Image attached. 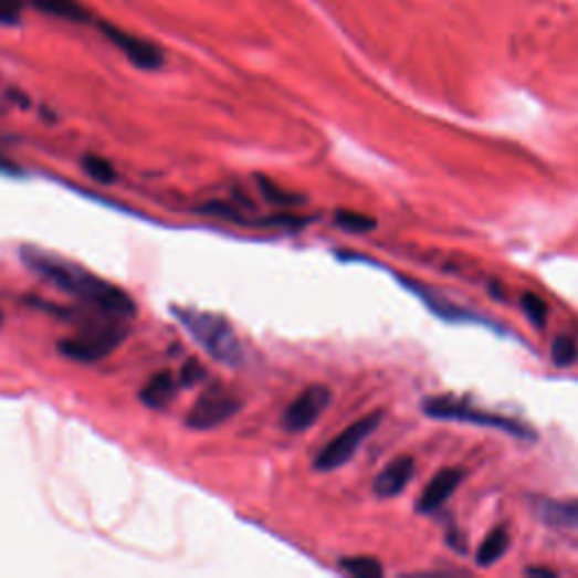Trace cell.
<instances>
[{
  "instance_id": "6da1fadb",
  "label": "cell",
  "mask_w": 578,
  "mask_h": 578,
  "mask_svg": "<svg viewBox=\"0 0 578 578\" xmlns=\"http://www.w3.org/2000/svg\"><path fill=\"white\" fill-rule=\"evenodd\" d=\"M21 260L30 272L75 296L84 305L97 309L99 314H107V317L120 322H129L136 317L138 307L125 290L95 276L86 267H80L77 262L36 246H21Z\"/></svg>"
},
{
  "instance_id": "7a4b0ae2",
  "label": "cell",
  "mask_w": 578,
  "mask_h": 578,
  "mask_svg": "<svg viewBox=\"0 0 578 578\" xmlns=\"http://www.w3.org/2000/svg\"><path fill=\"white\" fill-rule=\"evenodd\" d=\"M170 312L183 330L216 361L227 366H240L244 359L242 344L233 326L216 312H206L188 305H170Z\"/></svg>"
},
{
  "instance_id": "3957f363",
  "label": "cell",
  "mask_w": 578,
  "mask_h": 578,
  "mask_svg": "<svg viewBox=\"0 0 578 578\" xmlns=\"http://www.w3.org/2000/svg\"><path fill=\"white\" fill-rule=\"evenodd\" d=\"M129 330L120 319L102 317V322H88L75 335L60 341V353L77 364H95L116 353L127 339Z\"/></svg>"
},
{
  "instance_id": "277c9868",
  "label": "cell",
  "mask_w": 578,
  "mask_h": 578,
  "mask_svg": "<svg viewBox=\"0 0 578 578\" xmlns=\"http://www.w3.org/2000/svg\"><path fill=\"white\" fill-rule=\"evenodd\" d=\"M423 409L430 418H439V420H456V423H472V425H482V428H497L506 434L513 437H532V432L515 423L511 418L497 416V413H488L482 409H475L467 402L454 400V398H428L423 402Z\"/></svg>"
},
{
  "instance_id": "5b68a950",
  "label": "cell",
  "mask_w": 578,
  "mask_h": 578,
  "mask_svg": "<svg viewBox=\"0 0 578 578\" xmlns=\"http://www.w3.org/2000/svg\"><path fill=\"white\" fill-rule=\"evenodd\" d=\"M380 423H382V413H371V416H364V418L355 420L353 425H348L337 439H333L317 454V459H314V470L333 472V470L346 465L357 454L361 443L378 430Z\"/></svg>"
},
{
  "instance_id": "8992f818",
  "label": "cell",
  "mask_w": 578,
  "mask_h": 578,
  "mask_svg": "<svg viewBox=\"0 0 578 578\" xmlns=\"http://www.w3.org/2000/svg\"><path fill=\"white\" fill-rule=\"evenodd\" d=\"M240 409L242 400L233 391L224 389L222 385H213L197 398V402L188 411L186 425L197 432L213 430L231 420Z\"/></svg>"
},
{
  "instance_id": "52a82bcc",
  "label": "cell",
  "mask_w": 578,
  "mask_h": 578,
  "mask_svg": "<svg viewBox=\"0 0 578 578\" xmlns=\"http://www.w3.org/2000/svg\"><path fill=\"white\" fill-rule=\"evenodd\" d=\"M330 402H333V391L326 385H309L285 409L281 418V428L287 434H303L305 430H309L314 423H317L322 413L330 407Z\"/></svg>"
},
{
  "instance_id": "ba28073f",
  "label": "cell",
  "mask_w": 578,
  "mask_h": 578,
  "mask_svg": "<svg viewBox=\"0 0 578 578\" xmlns=\"http://www.w3.org/2000/svg\"><path fill=\"white\" fill-rule=\"evenodd\" d=\"M97 30L107 36L123 55L140 71H159L164 66V52L161 48L156 45V43H149L136 34H129L125 32L123 28L114 25V23H107V21H102L97 19Z\"/></svg>"
},
{
  "instance_id": "9c48e42d",
  "label": "cell",
  "mask_w": 578,
  "mask_h": 578,
  "mask_svg": "<svg viewBox=\"0 0 578 578\" xmlns=\"http://www.w3.org/2000/svg\"><path fill=\"white\" fill-rule=\"evenodd\" d=\"M461 482H463L461 470H456V467L441 470L439 475L425 486L423 495H420V500L416 504L418 511L420 513H434L437 508H441L452 497V493L459 488Z\"/></svg>"
},
{
  "instance_id": "30bf717a",
  "label": "cell",
  "mask_w": 578,
  "mask_h": 578,
  "mask_svg": "<svg viewBox=\"0 0 578 578\" xmlns=\"http://www.w3.org/2000/svg\"><path fill=\"white\" fill-rule=\"evenodd\" d=\"M413 459L411 456H398L391 463H387L382 467L380 475L374 482V493L378 497H396L404 491V486L411 482L413 477Z\"/></svg>"
},
{
  "instance_id": "8fae6325",
  "label": "cell",
  "mask_w": 578,
  "mask_h": 578,
  "mask_svg": "<svg viewBox=\"0 0 578 578\" xmlns=\"http://www.w3.org/2000/svg\"><path fill=\"white\" fill-rule=\"evenodd\" d=\"M23 6L71 23H97L91 10L84 3H80V0H23Z\"/></svg>"
},
{
  "instance_id": "7c38bea8",
  "label": "cell",
  "mask_w": 578,
  "mask_h": 578,
  "mask_svg": "<svg viewBox=\"0 0 578 578\" xmlns=\"http://www.w3.org/2000/svg\"><path fill=\"white\" fill-rule=\"evenodd\" d=\"M177 387H179V380H175V376L170 371L156 374L140 389V402L151 407V409H166L175 400Z\"/></svg>"
},
{
  "instance_id": "4fadbf2b",
  "label": "cell",
  "mask_w": 578,
  "mask_h": 578,
  "mask_svg": "<svg viewBox=\"0 0 578 578\" xmlns=\"http://www.w3.org/2000/svg\"><path fill=\"white\" fill-rule=\"evenodd\" d=\"M540 517L551 527H578V500H547L540 504Z\"/></svg>"
},
{
  "instance_id": "5bb4252c",
  "label": "cell",
  "mask_w": 578,
  "mask_h": 578,
  "mask_svg": "<svg viewBox=\"0 0 578 578\" xmlns=\"http://www.w3.org/2000/svg\"><path fill=\"white\" fill-rule=\"evenodd\" d=\"M506 547H508V534H506L502 527L493 529V532L486 536V540L482 543L480 551H477V565H480V567L495 565V563L504 556Z\"/></svg>"
},
{
  "instance_id": "9a60e30c",
  "label": "cell",
  "mask_w": 578,
  "mask_h": 578,
  "mask_svg": "<svg viewBox=\"0 0 578 578\" xmlns=\"http://www.w3.org/2000/svg\"><path fill=\"white\" fill-rule=\"evenodd\" d=\"M341 569L350 576L357 578H378L385 574V567L380 560L371 556H353V558H341Z\"/></svg>"
},
{
  "instance_id": "2e32d148",
  "label": "cell",
  "mask_w": 578,
  "mask_h": 578,
  "mask_svg": "<svg viewBox=\"0 0 578 578\" xmlns=\"http://www.w3.org/2000/svg\"><path fill=\"white\" fill-rule=\"evenodd\" d=\"M258 188L262 192V199L274 203V206H298V203H303L301 195H294V192L276 186L267 177H258Z\"/></svg>"
},
{
  "instance_id": "e0dca14e",
  "label": "cell",
  "mask_w": 578,
  "mask_h": 578,
  "mask_svg": "<svg viewBox=\"0 0 578 578\" xmlns=\"http://www.w3.org/2000/svg\"><path fill=\"white\" fill-rule=\"evenodd\" d=\"M82 168H84V172L93 179V181H97V183H114L116 179H118V172L114 170V166L109 164V161H104V159H99V156H93V154H86L84 156V159H82Z\"/></svg>"
},
{
  "instance_id": "ac0fdd59",
  "label": "cell",
  "mask_w": 578,
  "mask_h": 578,
  "mask_svg": "<svg viewBox=\"0 0 578 578\" xmlns=\"http://www.w3.org/2000/svg\"><path fill=\"white\" fill-rule=\"evenodd\" d=\"M335 222L350 233H369L376 229V220L369 216H359L353 213V210H337L335 213Z\"/></svg>"
},
{
  "instance_id": "d6986e66",
  "label": "cell",
  "mask_w": 578,
  "mask_h": 578,
  "mask_svg": "<svg viewBox=\"0 0 578 578\" xmlns=\"http://www.w3.org/2000/svg\"><path fill=\"white\" fill-rule=\"evenodd\" d=\"M522 305H524V314H527V317L538 328H543L545 322H547V305H545V301L540 296H536V294H524Z\"/></svg>"
},
{
  "instance_id": "ffe728a7",
  "label": "cell",
  "mask_w": 578,
  "mask_h": 578,
  "mask_svg": "<svg viewBox=\"0 0 578 578\" xmlns=\"http://www.w3.org/2000/svg\"><path fill=\"white\" fill-rule=\"evenodd\" d=\"M551 357H554V364H558V366H569V364H574L576 357H578L576 341L569 339V337H558V339L554 341Z\"/></svg>"
},
{
  "instance_id": "44dd1931",
  "label": "cell",
  "mask_w": 578,
  "mask_h": 578,
  "mask_svg": "<svg viewBox=\"0 0 578 578\" xmlns=\"http://www.w3.org/2000/svg\"><path fill=\"white\" fill-rule=\"evenodd\" d=\"M23 0H0V23L17 25L23 12Z\"/></svg>"
},
{
  "instance_id": "7402d4cb",
  "label": "cell",
  "mask_w": 578,
  "mask_h": 578,
  "mask_svg": "<svg viewBox=\"0 0 578 578\" xmlns=\"http://www.w3.org/2000/svg\"><path fill=\"white\" fill-rule=\"evenodd\" d=\"M206 369H203V366L197 361V359H190V361H186V366H183V369H181V385L183 387H192V385H199L201 380H206Z\"/></svg>"
},
{
  "instance_id": "603a6c76",
  "label": "cell",
  "mask_w": 578,
  "mask_h": 578,
  "mask_svg": "<svg viewBox=\"0 0 578 578\" xmlns=\"http://www.w3.org/2000/svg\"><path fill=\"white\" fill-rule=\"evenodd\" d=\"M0 175H10V177H21L23 172H21V168L12 161V159H8V156L6 154H0Z\"/></svg>"
},
{
  "instance_id": "cb8c5ba5",
  "label": "cell",
  "mask_w": 578,
  "mask_h": 578,
  "mask_svg": "<svg viewBox=\"0 0 578 578\" xmlns=\"http://www.w3.org/2000/svg\"><path fill=\"white\" fill-rule=\"evenodd\" d=\"M529 574H540V576H554V571H549V569H529Z\"/></svg>"
},
{
  "instance_id": "d4e9b609",
  "label": "cell",
  "mask_w": 578,
  "mask_h": 578,
  "mask_svg": "<svg viewBox=\"0 0 578 578\" xmlns=\"http://www.w3.org/2000/svg\"><path fill=\"white\" fill-rule=\"evenodd\" d=\"M0 322H3V314H0Z\"/></svg>"
}]
</instances>
